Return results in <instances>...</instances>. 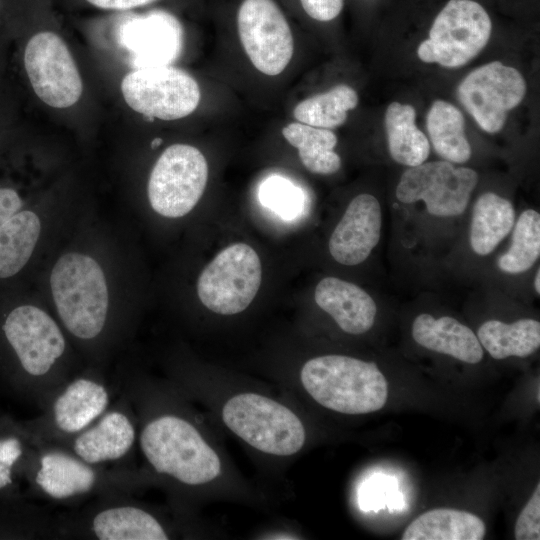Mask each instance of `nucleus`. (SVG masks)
I'll return each instance as SVG.
<instances>
[{"mask_svg": "<svg viewBox=\"0 0 540 540\" xmlns=\"http://www.w3.org/2000/svg\"><path fill=\"white\" fill-rule=\"evenodd\" d=\"M477 337L481 346L494 359L527 357L539 349L540 323L530 318L510 324L488 320L479 327Z\"/></svg>", "mask_w": 540, "mask_h": 540, "instance_id": "nucleus-28", "label": "nucleus"}, {"mask_svg": "<svg viewBox=\"0 0 540 540\" xmlns=\"http://www.w3.org/2000/svg\"><path fill=\"white\" fill-rule=\"evenodd\" d=\"M282 135L298 149L302 164L311 173L330 175L340 169L341 158L334 151L337 136L330 129L293 122L282 129Z\"/></svg>", "mask_w": 540, "mask_h": 540, "instance_id": "nucleus-29", "label": "nucleus"}, {"mask_svg": "<svg viewBox=\"0 0 540 540\" xmlns=\"http://www.w3.org/2000/svg\"><path fill=\"white\" fill-rule=\"evenodd\" d=\"M137 444V415L127 395L119 389L112 404L97 420L80 433L54 445L93 465L135 468L131 462Z\"/></svg>", "mask_w": 540, "mask_h": 540, "instance_id": "nucleus-14", "label": "nucleus"}, {"mask_svg": "<svg viewBox=\"0 0 540 540\" xmlns=\"http://www.w3.org/2000/svg\"><path fill=\"white\" fill-rule=\"evenodd\" d=\"M261 203L277 213L281 218L292 220L303 208V194L288 180L272 176L261 185Z\"/></svg>", "mask_w": 540, "mask_h": 540, "instance_id": "nucleus-33", "label": "nucleus"}, {"mask_svg": "<svg viewBox=\"0 0 540 540\" xmlns=\"http://www.w3.org/2000/svg\"><path fill=\"white\" fill-rule=\"evenodd\" d=\"M116 382L136 412L138 447L152 476L189 490L220 475L218 454L176 405L166 403L154 383L124 367L119 369Z\"/></svg>", "mask_w": 540, "mask_h": 540, "instance_id": "nucleus-3", "label": "nucleus"}, {"mask_svg": "<svg viewBox=\"0 0 540 540\" xmlns=\"http://www.w3.org/2000/svg\"><path fill=\"white\" fill-rule=\"evenodd\" d=\"M358 101V95L352 87L339 84L299 102L294 107L293 116L303 124L333 129L345 123L348 111L353 110Z\"/></svg>", "mask_w": 540, "mask_h": 540, "instance_id": "nucleus-31", "label": "nucleus"}, {"mask_svg": "<svg viewBox=\"0 0 540 540\" xmlns=\"http://www.w3.org/2000/svg\"><path fill=\"white\" fill-rule=\"evenodd\" d=\"M415 109L409 104L392 102L385 113L389 153L399 164L413 167L424 163L430 144L415 124Z\"/></svg>", "mask_w": 540, "mask_h": 540, "instance_id": "nucleus-27", "label": "nucleus"}, {"mask_svg": "<svg viewBox=\"0 0 540 540\" xmlns=\"http://www.w3.org/2000/svg\"><path fill=\"white\" fill-rule=\"evenodd\" d=\"M236 26L245 53L259 72L276 76L285 70L293 56L294 39L276 0H241Z\"/></svg>", "mask_w": 540, "mask_h": 540, "instance_id": "nucleus-15", "label": "nucleus"}, {"mask_svg": "<svg viewBox=\"0 0 540 540\" xmlns=\"http://www.w3.org/2000/svg\"><path fill=\"white\" fill-rule=\"evenodd\" d=\"M478 179L475 170L446 160L424 162L402 174L396 197L404 204L423 201L430 215L456 217L465 211Z\"/></svg>", "mask_w": 540, "mask_h": 540, "instance_id": "nucleus-16", "label": "nucleus"}, {"mask_svg": "<svg viewBox=\"0 0 540 540\" xmlns=\"http://www.w3.org/2000/svg\"><path fill=\"white\" fill-rule=\"evenodd\" d=\"M121 90L134 111L165 121L190 115L201 98L196 80L184 70L168 65L129 72L122 80Z\"/></svg>", "mask_w": 540, "mask_h": 540, "instance_id": "nucleus-13", "label": "nucleus"}, {"mask_svg": "<svg viewBox=\"0 0 540 540\" xmlns=\"http://www.w3.org/2000/svg\"><path fill=\"white\" fill-rule=\"evenodd\" d=\"M222 420L249 446L270 455H294L306 440L304 425L292 410L257 393L229 398L223 405Z\"/></svg>", "mask_w": 540, "mask_h": 540, "instance_id": "nucleus-9", "label": "nucleus"}, {"mask_svg": "<svg viewBox=\"0 0 540 540\" xmlns=\"http://www.w3.org/2000/svg\"><path fill=\"white\" fill-rule=\"evenodd\" d=\"M58 539L56 513L26 497L0 496V540Z\"/></svg>", "mask_w": 540, "mask_h": 540, "instance_id": "nucleus-25", "label": "nucleus"}, {"mask_svg": "<svg viewBox=\"0 0 540 540\" xmlns=\"http://www.w3.org/2000/svg\"><path fill=\"white\" fill-rule=\"evenodd\" d=\"M517 540L540 539V485L538 484L530 500L519 514L515 529Z\"/></svg>", "mask_w": 540, "mask_h": 540, "instance_id": "nucleus-34", "label": "nucleus"}, {"mask_svg": "<svg viewBox=\"0 0 540 540\" xmlns=\"http://www.w3.org/2000/svg\"><path fill=\"white\" fill-rule=\"evenodd\" d=\"M80 212L29 202L0 227V290L26 287Z\"/></svg>", "mask_w": 540, "mask_h": 540, "instance_id": "nucleus-5", "label": "nucleus"}, {"mask_svg": "<svg viewBox=\"0 0 540 540\" xmlns=\"http://www.w3.org/2000/svg\"><path fill=\"white\" fill-rule=\"evenodd\" d=\"M526 91V81L518 70L493 61L470 72L457 93L479 127L494 134L502 129L508 112L521 103Z\"/></svg>", "mask_w": 540, "mask_h": 540, "instance_id": "nucleus-17", "label": "nucleus"}, {"mask_svg": "<svg viewBox=\"0 0 540 540\" xmlns=\"http://www.w3.org/2000/svg\"><path fill=\"white\" fill-rule=\"evenodd\" d=\"M540 256V214L534 209L524 210L513 230L512 241L497 260L498 268L507 274L528 271Z\"/></svg>", "mask_w": 540, "mask_h": 540, "instance_id": "nucleus-32", "label": "nucleus"}, {"mask_svg": "<svg viewBox=\"0 0 540 540\" xmlns=\"http://www.w3.org/2000/svg\"><path fill=\"white\" fill-rule=\"evenodd\" d=\"M540 269L538 268L537 271H536V274H535V278H534V289L536 291V293L539 295L540 293Z\"/></svg>", "mask_w": 540, "mask_h": 540, "instance_id": "nucleus-38", "label": "nucleus"}, {"mask_svg": "<svg viewBox=\"0 0 540 540\" xmlns=\"http://www.w3.org/2000/svg\"><path fill=\"white\" fill-rule=\"evenodd\" d=\"M132 494H112L56 513L58 539L166 540L165 519Z\"/></svg>", "mask_w": 540, "mask_h": 540, "instance_id": "nucleus-8", "label": "nucleus"}, {"mask_svg": "<svg viewBox=\"0 0 540 540\" xmlns=\"http://www.w3.org/2000/svg\"><path fill=\"white\" fill-rule=\"evenodd\" d=\"M300 380L317 403L342 414L378 411L388 397L386 378L375 363L345 355L309 359L300 371Z\"/></svg>", "mask_w": 540, "mask_h": 540, "instance_id": "nucleus-6", "label": "nucleus"}, {"mask_svg": "<svg viewBox=\"0 0 540 540\" xmlns=\"http://www.w3.org/2000/svg\"><path fill=\"white\" fill-rule=\"evenodd\" d=\"M515 223L513 204L506 198L485 192L474 203L470 224L469 241L479 256L492 253L510 233Z\"/></svg>", "mask_w": 540, "mask_h": 540, "instance_id": "nucleus-24", "label": "nucleus"}, {"mask_svg": "<svg viewBox=\"0 0 540 540\" xmlns=\"http://www.w3.org/2000/svg\"><path fill=\"white\" fill-rule=\"evenodd\" d=\"M427 131L433 148L444 160L465 163L471 157V146L465 135L461 111L449 102L436 100L427 114Z\"/></svg>", "mask_w": 540, "mask_h": 540, "instance_id": "nucleus-30", "label": "nucleus"}, {"mask_svg": "<svg viewBox=\"0 0 540 540\" xmlns=\"http://www.w3.org/2000/svg\"><path fill=\"white\" fill-rule=\"evenodd\" d=\"M118 391L116 380L110 381L105 369L84 365L53 393L39 415L22 421L34 440L56 444L97 420Z\"/></svg>", "mask_w": 540, "mask_h": 540, "instance_id": "nucleus-7", "label": "nucleus"}, {"mask_svg": "<svg viewBox=\"0 0 540 540\" xmlns=\"http://www.w3.org/2000/svg\"><path fill=\"white\" fill-rule=\"evenodd\" d=\"M147 470L88 463L68 450L35 440L25 472L24 496L76 507L112 494H133L152 480Z\"/></svg>", "mask_w": 540, "mask_h": 540, "instance_id": "nucleus-4", "label": "nucleus"}, {"mask_svg": "<svg viewBox=\"0 0 540 540\" xmlns=\"http://www.w3.org/2000/svg\"><path fill=\"white\" fill-rule=\"evenodd\" d=\"M491 30V19L479 3L450 0L434 19L429 38L421 42L417 55L425 63L463 66L486 46Z\"/></svg>", "mask_w": 540, "mask_h": 540, "instance_id": "nucleus-11", "label": "nucleus"}, {"mask_svg": "<svg viewBox=\"0 0 540 540\" xmlns=\"http://www.w3.org/2000/svg\"><path fill=\"white\" fill-rule=\"evenodd\" d=\"M30 286L85 365L106 370L125 347L134 319L126 295V251L115 237L90 212H80Z\"/></svg>", "mask_w": 540, "mask_h": 540, "instance_id": "nucleus-1", "label": "nucleus"}, {"mask_svg": "<svg viewBox=\"0 0 540 540\" xmlns=\"http://www.w3.org/2000/svg\"><path fill=\"white\" fill-rule=\"evenodd\" d=\"M382 228L378 199L368 193L354 197L334 228L328 243L332 258L346 266L364 262L377 246Z\"/></svg>", "mask_w": 540, "mask_h": 540, "instance_id": "nucleus-19", "label": "nucleus"}, {"mask_svg": "<svg viewBox=\"0 0 540 540\" xmlns=\"http://www.w3.org/2000/svg\"><path fill=\"white\" fill-rule=\"evenodd\" d=\"M25 69L36 95L54 108H68L80 98L82 80L63 39L54 32L42 31L28 41Z\"/></svg>", "mask_w": 540, "mask_h": 540, "instance_id": "nucleus-18", "label": "nucleus"}, {"mask_svg": "<svg viewBox=\"0 0 540 540\" xmlns=\"http://www.w3.org/2000/svg\"><path fill=\"white\" fill-rule=\"evenodd\" d=\"M316 304L346 333L359 335L371 329L377 306L360 286L337 277H325L315 288Z\"/></svg>", "mask_w": 540, "mask_h": 540, "instance_id": "nucleus-21", "label": "nucleus"}, {"mask_svg": "<svg viewBox=\"0 0 540 540\" xmlns=\"http://www.w3.org/2000/svg\"><path fill=\"white\" fill-rule=\"evenodd\" d=\"M85 363L31 287L0 290V382L40 411Z\"/></svg>", "mask_w": 540, "mask_h": 540, "instance_id": "nucleus-2", "label": "nucleus"}, {"mask_svg": "<svg viewBox=\"0 0 540 540\" xmlns=\"http://www.w3.org/2000/svg\"><path fill=\"white\" fill-rule=\"evenodd\" d=\"M208 180L203 153L189 144L167 147L156 160L147 183L152 211L166 219L189 214L200 201Z\"/></svg>", "mask_w": 540, "mask_h": 540, "instance_id": "nucleus-10", "label": "nucleus"}, {"mask_svg": "<svg viewBox=\"0 0 540 540\" xmlns=\"http://www.w3.org/2000/svg\"><path fill=\"white\" fill-rule=\"evenodd\" d=\"M119 38L137 68L170 64L182 44L180 25L167 13H152L128 22Z\"/></svg>", "mask_w": 540, "mask_h": 540, "instance_id": "nucleus-20", "label": "nucleus"}, {"mask_svg": "<svg viewBox=\"0 0 540 540\" xmlns=\"http://www.w3.org/2000/svg\"><path fill=\"white\" fill-rule=\"evenodd\" d=\"M262 280L257 252L246 243H234L209 262L198 276L196 291L202 305L219 315H235L254 300Z\"/></svg>", "mask_w": 540, "mask_h": 540, "instance_id": "nucleus-12", "label": "nucleus"}, {"mask_svg": "<svg viewBox=\"0 0 540 540\" xmlns=\"http://www.w3.org/2000/svg\"><path fill=\"white\" fill-rule=\"evenodd\" d=\"M18 189L0 186V227L18 210L29 203Z\"/></svg>", "mask_w": 540, "mask_h": 540, "instance_id": "nucleus-36", "label": "nucleus"}, {"mask_svg": "<svg viewBox=\"0 0 540 540\" xmlns=\"http://www.w3.org/2000/svg\"><path fill=\"white\" fill-rule=\"evenodd\" d=\"M34 447L23 421L0 413V496L25 497V472Z\"/></svg>", "mask_w": 540, "mask_h": 540, "instance_id": "nucleus-23", "label": "nucleus"}, {"mask_svg": "<svg viewBox=\"0 0 540 540\" xmlns=\"http://www.w3.org/2000/svg\"><path fill=\"white\" fill-rule=\"evenodd\" d=\"M412 337L420 346L462 362L476 364L483 358L477 335L450 316L435 318L428 313L419 314L412 324Z\"/></svg>", "mask_w": 540, "mask_h": 540, "instance_id": "nucleus-22", "label": "nucleus"}, {"mask_svg": "<svg viewBox=\"0 0 540 540\" xmlns=\"http://www.w3.org/2000/svg\"><path fill=\"white\" fill-rule=\"evenodd\" d=\"M95 7L107 10H128L154 3L158 0H86Z\"/></svg>", "mask_w": 540, "mask_h": 540, "instance_id": "nucleus-37", "label": "nucleus"}, {"mask_svg": "<svg viewBox=\"0 0 540 540\" xmlns=\"http://www.w3.org/2000/svg\"><path fill=\"white\" fill-rule=\"evenodd\" d=\"M161 143H162V139H161V138H155V139H153L152 142H151V147H152V148H156V147L160 146Z\"/></svg>", "mask_w": 540, "mask_h": 540, "instance_id": "nucleus-39", "label": "nucleus"}, {"mask_svg": "<svg viewBox=\"0 0 540 540\" xmlns=\"http://www.w3.org/2000/svg\"><path fill=\"white\" fill-rule=\"evenodd\" d=\"M486 525L473 513L438 508L413 520L402 534V540H481Z\"/></svg>", "mask_w": 540, "mask_h": 540, "instance_id": "nucleus-26", "label": "nucleus"}, {"mask_svg": "<svg viewBox=\"0 0 540 540\" xmlns=\"http://www.w3.org/2000/svg\"><path fill=\"white\" fill-rule=\"evenodd\" d=\"M303 12L318 22L336 19L344 6V0H298Z\"/></svg>", "mask_w": 540, "mask_h": 540, "instance_id": "nucleus-35", "label": "nucleus"}]
</instances>
